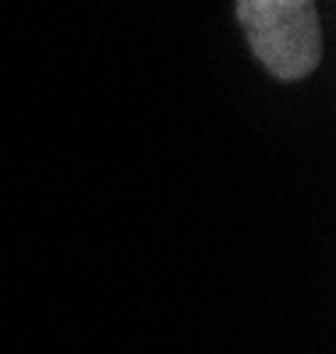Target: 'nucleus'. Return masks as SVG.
Listing matches in <instances>:
<instances>
[{
  "instance_id": "1",
  "label": "nucleus",
  "mask_w": 336,
  "mask_h": 354,
  "mask_svg": "<svg viewBox=\"0 0 336 354\" xmlns=\"http://www.w3.org/2000/svg\"><path fill=\"white\" fill-rule=\"evenodd\" d=\"M237 21L272 78L301 82L319 68L322 25L315 0H237Z\"/></svg>"
}]
</instances>
